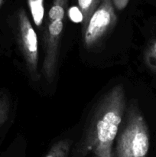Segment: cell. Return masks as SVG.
<instances>
[{"label": "cell", "mask_w": 156, "mask_h": 157, "mask_svg": "<svg viewBox=\"0 0 156 157\" xmlns=\"http://www.w3.org/2000/svg\"><path fill=\"white\" fill-rule=\"evenodd\" d=\"M10 103L7 94L5 92H0V127L7 121Z\"/></svg>", "instance_id": "9"}, {"label": "cell", "mask_w": 156, "mask_h": 157, "mask_svg": "<svg viewBox=\"0 0 156 157\" xmlns=\"http://www.w3.org/2000/svg\"><path fill=\"white\" fill-rule=\"evenodd\" d=\"M70 141L69 140H62L55 143L45 157H67L70 149Z\"/></svg>", "instance_id": "7"}, {"label": "cell", "mask_w": 156, "mask_h": 157, "mask_svg": "<svg viewBox=\"0 0 156 157\" xmlns=\"http://www.w3.org/2000/svg\"><path fill=\"white\" fill-rule=\"evenodd\" d=\"M117 21L112 0H102L92 15L84 32V43L87 48L96 46L113 29Z\"/></svg>", "instance_id": "3"}, {"label": "cell", "mask_w": 156, "mask_h": 157, "mask_svg": "<svg viewBox=\"0 0 156 157\" xmlns=\"http://www.w3.org/2000/svg\"><path fill=\"white\" fill-rule=\"evenodd\" d=\"M125 109V90L122 84L110 89L99 101L90 124L73 157H84L93 153L96 156H112L113 141L118 134Z\"/></svg>", "instance_id": "1"}, {"label": "cell", "mask_w": 156, "mask_h": 157, "mask_svg": "<svg viewBox=\"0 0 156 157\" xmlns=\"http://www.w3.org/2000/svg\"><path fill=\"white\" fill-rule=\"evenodd\" d=\"M124 125L119 133L116 157H147L150 135L145 117L136 104H131Z\"/></svg>", "instance_id": "2"}, {"label": "cell", "mask_w": 156, "mask_h": 157, "mask_svg": "<svg viewBox=\"0 0 156 157\" xmlns=\"http://www.w3.org/2000/svg\"><path fill=\"white\" fill-rule=\"evenodd\" d=\"M4 2H5V0H0V9H1L2 6V5H3V3H4Z\"/></svg>", "instance_id": "12"}, {"label": "cell", "mask_w": 156, "mask_h": 157, "mask_svg": "<svg viewBox=\"0 0 156 157\" xmlns=\"http://www.w3.org/2000/svg\"><path fill=\"white\" fill-rule=\"evenodd\" d=\"M129 0H112V4L113 7L116 8L117 10H123L128 6Z\"/></svg>", "instance_id": "11"}, {"label": "cell", "mask_w": 156, "mask_h": 157, "mask_svg": "<svg viewBox=\"0 0 156 157\" xmlns=\"http://www.w3.org/2000/svg\"><path fill=\"white\" fill-rule=\"evenodd\" d=\"M18 18L20 47L31 77L35 81H38L39 79L38 71V45L36 32L24 9L19 11Z\"/></svg>", "instance_id": "4"}, {"label": "cell", "mask_w": 156, "mask_h": 157, "mask_svg": "<svg viewBox=\"0 0 156 157\" xmlns=\"http://www.w3.org/2000/svg\"><path fill=\"white\" fill-rule=\"evenodd\" d=\"M69 17L73 22H83V14L79 7L73 6L69 9Z\"/></svg>", "instance_id": "10"}, {"label": "cell", "mask_w": 156, "mask_h": 157, "mask_svg": "<svg viewBox=\"0 0 156 157\" xmlns=\"http://www.w3.org/2000/svg\"><path fill=\"white\" fill-rule=\"evenodd\" d=\"M96 157H99V156H96ZM100 157H107V156H100Z\"/></svg>", "instance_id": "13"}, {"label": "cell", "mask_w": 156, "mask_h": 157, "mask_svg": "<svg viewBox=\"0 0 156 157\" xmlns=\"http://www.w3.org/2000/svg\"><path fill=\"white\" fill-rule=\"evenodd\" d=\"M102 0H77L78 6L83 14V32L86 30L89 21Z\"/></svg>", "instance_id": "5"}, {"label": "cell", "mask_w": 156, "mask_h": 157, "mask_svg": "<svg viewBox=\"0 0 156 157\" xmlns=\"http://www.w3.org/2000/svg\"><path fill=\"white\" fill-rule=\"evenodd\" d=\"M144 60L147 67L156 74V38H154L147 47Z\"/></svg>", "instance_id": "8"}, {"label": "cell", "mask_w": 156, "mask_h": 157, "mask_svg": "<svg viewBox=\"0 0 156 157\" xmlns=\"http://www.w3.org/2000/svg\"><path fill=\"white\" fill-rule=\"evenodd\" d=\"M28 4L34 22L36 26L40 27L42 25L44 15V0H28Z\"/></svg>", "instance_id": "6"}]
</instances>
